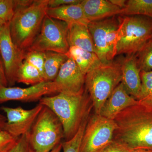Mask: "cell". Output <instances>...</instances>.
<instances>
[{"label": "cell", "instance_id": "1", "mask_svg": "<svg viewBox=\"0 0 152 152\" xmlns=\"http://www.w3.org/2000/svg\"><path fill=\"white\" fill-rule=\"evenodd\" d=\"M114 121L117 129L113 141L129 149L152 151V104L139 101L118 114Z\"/></svg>", "mask_w": 152, "mask_h": 152}, {"label": "cell", "instance_id": "2", "mask_svg": "<svg viewBox=\"0 0 152 152\" xmlns=\"http://www.w3.org/2000/svg\"><path fill=\"white\" fill-rule=\"evenodd\" d=\"M39 103L48 107L58 118L62 125L65 141L76 134L93 108L86 90L80 94L60 93L52 96L44 97Z\"/></svg>", "mask_w": 152, "mask_h": 152}, {"label": "cell", "instance_id": "3", "mask_svg": "<svg viewBox=\"0 0 152 152\" xmlns=\"http://www.w3.org/2000/svg\"><path fill=\"white\" fill-rule=\"evenodd\" d=\"M48 1L35 0L25 7L16 5L9 27L12 42L21 50L26 52L39 34L47 15Z\"/></svg>", "mask_w": 152, "mask_h": 152}, {"label": "cell", "instance_id": "4", "mask_svg": "<svg viewBox=\"0 0 152 152\" xmlns=\"http://www.w3.org/2000/svg\"><path fill=\"white\" fill-rule=\"evenodd\" d=\"M121 61L101 65L86 75L85 90L89 96L95 113L99 115L104 104L121 82Z\"/></svg>", "mask_w": 152, "mask_h": 152}, {"label": "cell", "instance_id": "5", "mask_svg": "<svg viewBox=\"0 0 152 152\" xmlns=\"http://www.w3.org/2000/svg\"><path fill=\"white\" fill-rule=\"evenodd\" d=\"M117 55H136L152 39V19L140 15L119 19Z\"/></svg>", "mask_w": 152, "mask_h": 152}, {"label": "cell", "instance_id": "6", "mask_svg": "<svg viewBox=\"0 0 152 152\" xmlns=\"http://www.w3.org/2000/svg\"><path fill=\"white\" fill-rule=\"evenodd\" d=\"M63 139L64 129L59 119L44 106L29 132L31 148L34 152H50Z\"/></svg>", "mask_w": 152, "mask_h": 152}, {"label": "cell", "instance_id": "7", "mask_svg": "<svg viewBox=\"0 0 152 152\" xmlns=\"http://www.w3.org/2000/svg\"><path fill=\"white\" fill-rule=\"evenodd\" d=\"M120 20L115 16L89 22L88 27L94 46L95 53L102 64H110L117 55Z\"/></svg>", "mask_w": 152, "mask_h": 152}, {"label": "cell", "instance_id": "8", "mask_svg": "<svg viewBox=\"0 0 152 152\" xmlns=\"http://www.w3.org/2000/svg\"><path fill=\"white\" fill-rule=\"evenodd\" d=\"M68 30L67 23L46 15L39 34L28 50L51 51L66 54L69 48Z\"/></svg>", "mask_w": 152, "mask_h": 152}, {"label": "cell", "instance_id": "9", "mask_svg": "<svg viewBox=\"0 0 152 152\" xmlns=\"http://www.w3.org/2000/svg\"><path fill=\"white\" fill-rule=\"evenodd\" d=\"M116 129L114 120L95 113L90 116L79 152H99L113 141Z\"/></svg>", "mask_w": 152, "mask_h": 152}, {"label": "cell", "instance_id": "10", "mask_svg": "<svg viewBox=\"0 0 152 152\" xmlns=\"http://www.w3.org/2000/svg\"><path fill=\"white\" fill-rule=\"evenodd\" d=\"M10 23L0 30V55L2 60L9 87L17 83L18 72L25 60L26 52L17 48L11 38Z\"/></svg>", "mask_w": 152, "mask_h": 152}, {"label": "cell", "instance_id": "11", "mask_svg": "<svg viewBox=\"0 0 152 152\" xmlns=\"http://www.w3.org/2000/svg\"><path fill=\"white\" fill-rule=\"evenodd\" d=\"M43 107L40 103L29 110L21 107H2L0 110L5 113L7 118L5 130L17 138L26 134L31 129Z\"/></svg>", "mask_w": 152, "mask_h": 152}, {"label": "cell", "instance_id": "12", "mask_svg": "<svg viewBox=\"0 0 152 152\" xmlns=\"http://www.w3.org/2000/svg\"><path fill=\"white\" fill-rule=\"evenodd\" d=\"M57 93L54 81H44L26 88L15 87L0 88V104L11 101L33 102L39 101L47 95Z\"/></svg>", "mask_w": 152, "mask_h": 152}, {"label": "cell", "instance_id": "13", "mask_svg": "<svg viewBox=\"0 0 152 152\" xmlns=\"http://www.w3.org/2000/svg\"><path fill=\"white\" fill-rule=\"evenodd\" d=\"M86 75L71 58L63 64L53 81L60 93L78 94L85 91Z\"/></svg>", "mask_w": 152, "mask_h": 152}, {"label": "cell", "instance_id": "14", "mask_svg": "<svg viewBox=\"0 0 152 152\" xmlns=\"http://www.w3.org/2000/svg\"><path fill=\"white\" fill-rule=\"evenodd\" d=\"M121 83L128 94L137 100H140L141 92L140 70L136 55H130L122 61Z\"/></svg>", "mask_w": 152, "mask_h": 152}, {"label": "cell", "instance_id": "15", "mask_svg": "<svg viewBox=\"0 0 152 152\" xmlns=\"http://www.w3.org/2000/svg\"><path fill=\"white\" fill-rule=\"evenodd\" d=\"M139 102V101L128 94L121 83L104 104L99 115L109 119L114 120L118 114L125 109Z\"/></svg>", "mask_w": 152, "mask_h": 152}, {"label": "cell", "instance_id": "16", "mask_svg": "<svg viewBox=\"0 0 152 152\" xmlns=\"http://www.w3.org/2000/svg\"><path fill=\"white\" fill-rule=\"evenodd\" d=\"M81 5L89 22L121 15L123 12L122 9L113 4L110 0H83Z\"/></svg>", "mask_w": 152, "mask_h": 152}, {"label": "cell", "instance_id": "17", "mask_svg": "<svg viewBox=\"0 0 152 152\" xmlns=\"http://www.w3.org/2000/svg\"><path fill=\"white\" fill-rule=\"evenodd\" d=\"M46 14L50 18L65 22L68 25L79 23L88 26L89 23L85 17L81 3L48 8Z\"/></svg>", "mask_w": 152, "mask_h": 152}, {"label": "cell", "instance_id": "18", "mask_svg": "<svg viewBox=\"0 0 152 152\" xmlns=\"http://www.w3.org/2000/svg\"><path fill=\"white\" fill-rule=\"evenodd\" d=\"M68 40L69 47H78L95 53L92 38L87 26L79 23L69 24Z\"/></svg>", "mask_w": 152, "mask_h": 152}, {"label": "cell", "instance_id": "19", "mask_svg": "<svg viewBox=\"0 0 152 152\" xmlns=\"http://www.w3.org/2000/svg\"><path fill=\"white\" fill-rule=\"evenodd\" d=\"M75 62L85 75L93 69L102 65L101 61L95 53L85 50L76 47H69L66 54Z\"/></svg>", "mask_w": 152, "mask_h": 152}, {"label": "cell", "instance_id": "20", "mask_svg": "<svg viewBox=\"0 0 152 152\" xmlns=\"http://www.w3.org/2000/svg\"><path fill=\"white\" fill-rule=\"evenodd\" d=\"M68 58L67 55L64 54L51 51L45 52V81H53L62 65Z\"/></svg>", "mask_w": 152, "mask_h": 152}, {"label": "cell", "instance_id": "21", "mask_svg": "<svg viewBox=\"0 0 152 152\" xmlns=\"http://www.w3.org/2000/svg\"><path fill=\"white\" fill-rule=\"evenodd\" d=\"M45 81L44 76L35 67L24 61L19 69L17 83L27 85H34Z\"/></svg>", "mask_w": 152, "mask_h": 152}, {"label": "cell", "instance_id": "22", "mask_svg": "<svg viewBox=\"0 0 152 152\" xmlns=\"http://www.w3.org/2000/svg\"><path fill=\"white\" fill-rule=\"evenodd\" d=\"M121 15H140L152 19V0H129Z\"/></svg>", "mask_w": 152, "mask_h": 152}, {"label": "cell", "instance_id": "23", "mask_svg": "<svg viewBox=\"0 0 152 152\" xmlns=\"http://www.w3.org/2000/svg\"><path fill=\"white\" fill-rule=\"evenodd\" d=\"M136 55L140 72L152 71V39Z\"/></svg>", "mask_w": 152, "mask_h": 152}, {"label": "cell", "instance_id": "24", "mask_svg": "<svg viewBox=\"0 0 152 152\" xmlns=\"http://www.w3.org/2000/svg\"><path fill=\"white\" fill-rule=\"evenodd\" d=\"M89 117L82 123L78 131L72 138L69 140L62 142V150L63 152H79L82 138Z\"/></svg>", "mask_w": 152, "mask_h": 152}, {"label": "cell", "instance_id": "25", "mask_svg": "<svg viewBox=\"0 0 152 152\" xmlns=\"http://www.w3.org/2000/svg\"><path fill=\"white\" fill-rule=\"evenodd\" d=\"M140 75L141 81V92L139 101L145 102L152 96V71H141Z\"/></svg>", "mask_w": 152, "mask_h": 152}, {"label": "cell", "instance_id": "26", "mask_svg": "<svg viewBox=\"0 0 152 152\" xmlns=\"http://www.w3.org/2000/svg\"><path fill=\"white\" fill-rule=\"evenodd\" d=\"M24 61L35 67L44 76L45 52L29 50L26 52Z\"/></svg>", "mask_w": 152, "mask_h": 152}, {"label": "cell", "instance_id": "27", "mask_svg": "<svg viewBox=\"0 0 152 152\" xmlns=\"http://www.w3.org/2000/svg\"><path fill=\"white\" fill-rule=\"evenodd\" d=\"M15 0H0V20L10 23L15 14Z\"/></svg>", "mask_w": 152, "mask_h": 152}, {"label": "cell", "instance_id": "28", "mask_svg": "<svg viewBox=\"0 0 152 152\" xmlns=\"http://www.w3.org/2000/svg\"><path fill=\"white\" fill-rule=\"evenodd\" d=\"M19 138L5 130L0 132V152H9L16 144Z\"/></svg>", "mask_w": 152, "mask_h": 152}, {"label": "cell", "instance_id": "29", "mask_svg": "<svg viewBox=\"0 0 152 152\" xmlns=\"http://www.w3.org/2000/svg\"><path fill=\"white\" fill-rule=\"evenodd\" d=\"M29 132L20 137L15 145L9 152H34L29 142Z\"/></svg>", "mask_w": 152, "mask_h": 152}, {"label": "cell", "instance_id": "30", "mask_svg": "<svg viewBox=\"0 0 152 152\" xmlns=\"http://www.w3.org/2000/svg\"><path fill=\"white\" fill-rule=\"evenodd\" d=\"M128 150L122 144L113 141L99 152H128Z\"/></svg>", "mask_w": 152, "mask_h": 152}, {"label": "cell", "instance_id": "31", "mask_svg": "<svg viewBox=\"0 0 152 152\" xmlns=\"http://www.w3.org/2000/svg\"><path fill=\"white\" fill-rule=\"evenodd\" d=\"M80 0H48V7L53 8L66 5L78 4L81 2Z\"/></svg>", "mask_w": 152, "mask_h": 152}, {"label": "cell", "instance_id": "32", "mask_svg": "<svg viewBox=\"0 0 152 152\" xmlns=\"http://www.w3.org/2000/svg\"><path fill=\"white\" fill-rule=\"evenodd\" d=\"M8 86L2 60L0 55V88Z\"/></svg>", "mask_w": 152, "mask_h": 152}, {"label": "cell", "instance_id": "33", "mask_svg": "<svg viewBox=\"0 0 152 152\" xmlns=\"http://www.w3.org/2000/svg\"><path fill=\"white\" fill-rule=\"evenodd\" d=\"M110 1L113 4L122 10L126 7L127 2V1H125V0H110Z\"/></svg>", "mask_w": 152, "mask_h": 152}, {"label": "cell", "instance_id": "34", "mask_svg": "<svg viewBox=\"0 0 152 152\" xmlns=\"http://www.w3.org/2000/svg\"><path fill=\"white\" fill-rule=\"evenodd\" d=\"M6 122H7V118L6 116L3 115L0 110V132L5 130Z\"/></svg>", "mask_w": 152, "mask_h": 152}, {"label": "cell", "instance_id": "35", "mask_svg": "<svg viewBox=\"0 0 152 152\" xmlns=\"http://www.w3.org/2000/svg\"><path fill=\"white\" fill-rule=\"evenodd\" d=\"M128 152H152V151L142 148L129 149Z\"/></svg>", "mask_w": 152, "mask_h": 152}, {"label": "cell", "instance_id": "36", "mask_svg": "<svg viewBox=\"0 0 152 152\" xmlns=\"http://www.w3.org/2000/svg\"><path fill=\"white\" fill-rule=\"evenodd\" d=\"M62 142L59 145L55 147L50 152H61L62 151Z\"/></svg>", "mask_w": 152, "mask_h": 152}, {"label": "cell", "instance_id": "37", "mask_svg": "<svg viewBox=\"0 0 152 152\" xmlns=\"http://www.w3.org/2000/svg\"><path fill=\"white\" fill-rule=\"evenodd\" d=\"M143 102L152 104V96L151 97H150L149 99H148V100L145 102Z\"/></svg>", "mask_w": 152, "mask_h": 152}, {"label": "cell", "instance_id": "38", "mask_svg": "<svg viewBox=\"0 0 152 152\" xmlns=\"http://www.w3.org/2000/svg\"><path fill=\"white\" fill-rule=\"evenodd\" d=\"M5 22L3 21L2 20H0V30L4 26V25L5 24Z\"/></svg>", "mask_w": 152, "mask_h": 152}, {"label": "cell", "instance_id": "39", "mask_svg": "<svg viewBox=\"0 0 152 152\" xmlns=\"http://www.w3.org/2000/svg\"></svg>", "mask_w": 152, "mask_h": 152}]
</instances>
